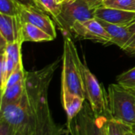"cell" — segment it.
Returning <instances> with one entry per match:
<instances>
[{
    "label": "cell",
    "mask_w": 135,
    "mask_h": 135,
    "mask_svg": "<svg viewBox=\"0 0 135 135\" xmlns=\"http://www.w3.org/2000/svg\"><path fill=\"white\" fill-rule=\"evenodd\" d=\"M19 17L22 22L30 23L41 28L54 39L56 38L57 33L53 21L40 9L19 6Z\"/></svg>",
    "instance_id": "9c48e42d"
},
{
    "label": "cell",
    "mask_w": 135,
    "mask_h": 135,
    "mask_svg": "<svg viewBox=\"0 0 135 135\" xmlns=\"http://www.w3.org/2000/svg\"><path fill=\"white\" fill-rule=\"evenodd\" d=\"M59 66L55 61L46 67L25 73V93L28 98L31 124L29 135H62L63 131L54 121L48 104V88Z\"/></svg>",
    "instance_id": "6da1fadb"
},
{
    "label": "cell",
    "mask_w": 135,
    "mask_h": 135,
    "mask_svg": "<svg viewBox=\"0 0 135 135\" xmlns=\"http://www.w3.org/2000/svg\"><path fill=\"white\" fill-rule=\"evenodd\" d=\"M133 129L123 123L115 119H109L107 127V135H127V133Z\"/></svg>",
    "instance_id": "ac0fdd59"
},
{
    "label": "cell",
    "mask_w": 135,
    "mask_h": 135,
    "mask_svg": "<svg viewBox=\"0 0 135 135\" xmlns=\"http://www.w3.org/2000/svg\"><path fill=\"white\" fill-rule=\"evenodd\" d=\"M16 135H27L26 134H24V133H21V132H17Z\"/></svg>",
    "instance_id": "f546056e"
},
{
    "label": "cell",
    "mask_w": 135,
    "mask_h": 135,
    "mask_svg": "<svg viewBox=\"0 0 135 135\" xmlns=\"http://www.w3.org/2000/svg\"><path fill=\"white\" fill-rule=\"evenodd\" d=\"M102 6L123 10L135 11L134 0H104Z\"/></svg>",
    "instance_id": "d6986e66"
},
{
    "label": "cell",
    "mask_w": 135,
    "mask_h": 135,
    "mask_svg": "<svg viewBox=\"0 0 135 135\" xmlns=\"http://www.w3.org/2000/svg\"><path fill=\"white\" fill-rule=\"evenodd\" d=\"M71 33L85 40H90L103 44H111V37L97 18L76 21L71 28Z\"/></svg>",
    "instance_id": "ba28073f"
},
{
    "label": "cell",
    "mask_w": 135,
    "mask_h": 135,
    "mask_svg": "<svg viewBox=\"0 0 135 135\" xmlns=\"http://www.w3.org/2000/svg\"><path fill=\"white\" fill-rule=\"evenodd\" d=\"M22 40H17L11 44H6L5 48L2 52H4L7 57L11 59L16 64L19 65L22 63L21 58V45Z\"/></svg>",
    "instance_id": "e0dca14e"
},
{
    "label": "cell",
    "mask_w": 135,
    "mask_h": 135,
    "mask_svg": "<svg viewBox=\"0 0 135 135\" xmlns=\"http://www.w3.org/2000/svg\"><path fill=\"white\" fill-rule=\"evenodd\" d=\"M133 130H134V131H135V126L134 127H133Z\"/></svg>",
    "instance_id": "4dcf8cb0"
},
{
    "label": "cell",
    "mask_w": 135,
    "mask_h": 135,
    "mask_svg": "<svg viewBox=\"0 0 135 135\" xmlns=\"http://www.w3.org/2000/svg\"><path fill=\"white\" fill-rule=\"evenodd\" d=\"M0 13L19 17V5L13 0H0Z\"/></svg>",
    "instance_id": "44dd1931"
},
{
    "label": "cell",
    "mask_w": 135,
    "mask_h": 135,
    "mask_svg": "<svg viewBox=\"0 0 135 135\" xmlns=\"http://www.w3.org/2000/svg\"><path fill=\"white\" fill-rule=\"evenodd\" d=\"M0 119L9 124L17 132L29 135L31 112L25 93L18 101L0 106Z\"/></svg>",
    "instance_id": "8992f818"
},
{
    "label": "cell",
    "mask_w": 135,
    "mask_h": 135,
    "mask_svg": "<svg viewBox=\"0 0 135 135\" xmlns=\"http://www.w3.org/2000/svg\"><path fill=\"white\" fill-rule=\"evenodd\" d=\"M134 91H135V89H134Z\"/></svg>",
    "instance_id": "d6a6232c"
},
{
    "label": "cell",
    "mask_w": 135,
    "mask_h": 135,
    "mask_svg": "<svg viewBox=\"0 0 135 135\" xmlns=\"http://www.w3.org/2000/svg\"><path fill=\"white\" fill-rule=\"evenodd\" d=\"M21 33L23 42H44L54 40L52 36L41 28L28 22L21 21Z\"/></svg>",
    "instance_id": "5bb4252c"
},
{
    "label": "cell",
    "mask_w": 135,
    "mask_h": 135,
    "mask_svg": "<svg viewBox=\"0 0 135 135\" xmlns=\"http://www.w3.org/2000/svg\"><path fill=\"white\" fill-rule=\"evenodd\" d=\"M93 6H94L96 8L102 6V3H103V1L104 0H88Z\"/></svg>",
    "instance_id": "4316f807"
},
{
    "label": "cell",
    "mask_w": 135,
    "mask_h": 135,
    "mask_svg": "<svg viewBox=\"0 0 135 135\" xmlns=\"http://www.w3.org/2000/svg\"><path fill=\"white\" fill-rule=\"evenodd\" d=\"M0 35L7 44H11L17 40L23 41L20 17L0 13Z\"/></svg>",
    "instance_id": "8fae6325"
},
{
    "label": "cell",
    "mask_w": 135,
    "mask_h": 135,
    "mask_svg": "<svg viewBox=\"0 0 135 135\" xmlns=\"http://www.w3.org/2000/svg\"><path fill=\"white\" fill-rule=\"evenodd\" d=\"M71 0H58V2L60 3V4H62V3H65V2H70Z\"/></svg>",
    "instance_id": "f1b7e54d"
},
{
    "label": "cell",
    "mask_w": 135,
    "mask_h": 135,
    "mask_svg": "<svg viewBox=\"0 0 135 135\" xmlns=\"http://www.w3.org/2000/svg\"><path fill=\"white\" fill-rule=\"evenodd\" d=\"M25 93V79L12 86L6 87L1 93L0 106L18 101Z\"/></svg>",
    "instance_id": "9a60e30c"
},
{
    "label": "cell",
    "mask_w": 135,
    "mask_h": 135,
    "mask_svg": "<svg viewBox=\"0 0 135 135\" xmlns=\"http://www.w3.org/2000/svg\"><path fill=\"white\" fill-rule=\"evenodd\" d=\"M61 97L63 108L67 115V120L72 119L81 112L85 101L81 97L69 93L62 92Z\"/></svg>",
    "instance_id": "4fadbf2b"
},
{
    "label": "cell",
    "mask_w": 135,
    "mask_h": 135,
    "mask_svg": "<svg viewBox=\"0 0 135 135\" xmlns=\"http://www.w3.org/2000/svg\"><path fill=\"white\" fill-rule=\"evenodd\" d=\"M81 66L82 62L74 43L70 37H66L62 53V92L72 93L85 100Z\"/></svg>",
    "instance_id": "7a4b0ae2"
},
{
    "label": "cell",
    "mask_w": 135,
    "mask_h": 135,
    "mask_svg": "<svg viewBox=\"0 0 135 135\" xmlns=\"http://www.w3.org/2000/svg\"><path fill=\"white\" fill-rule=\"evenodd\" d=\"M134 1H135V0H134Z\"/></svg>",
    "instance_id": "e575fe53"
},
{
    "label": "cell",
    "mask_w": 135,
    "mask_h": 135,
    "mask_svg": "<svg viewBox=\"0 0 135 135\" xmlns=\"http://www.w3.org/2000/svg\"><path fill=\"white\" fill-rule=\"evenodd\" d=\"M127 135H135L134 131H133V129H131V130H130L127 133Z\"/></svg>",
    "instance_id": "83f0119b"
},
{
    "label": "cell",
    "mask_w": 135,
    "mask_h": 135,
    "mask_svg": "<svg viewBox=\"0 0 135 135\" xmlns=\"http://www.w3.org/2000/svg\"><path fill=\"white\" fill-rule=\"evenodd\" d=\"M134 54H135V52H134Z\"/></svg>",
    "instance_id": "836d02e7"
},
{
    "label": "cell",
    "mask_w": 135,
    "mask_h": 135,
    "mask_svg": "<svg viewBox=\"0 0 135 135\" xmlns=\"http://www.w3.org/2000/svg\"><path fill=\"white\" fill-rule=\"evenodd\" d=\"M127 28L131 34V39L127 44L124 51L134 54L135 52V21L127 26Z\"/></svg>",
    "instance_id": "cb8c5ba5"
},
{
    "label": "cell",
    "mask_w": 135,
    "mask_h": 135,
    "mask_svg": "<svg viewBox=\"0 0 135 135\" xmlns=\"http://www.w3.org/2000/svg\"><path fill=\"white\" fill-rule=\"evenodd\" d=\"M97 20L109 34L111 37V44L117 45L119 47L124 51L127 44L131 39V34L127 28V26L111 24L100 19Z\"/></svg>",
    "instance_id": "7c38bea8"
},
{
    "label": "cell",
    "mask_w": 135,
    "mask_h": 135,
    "mask_svg": "<svg viewBox=\"0 0 135 135\" xmlns=\"http://www.w3.org/2000/svg\"><path fill=\"white\" fill-rule=\"evenodd\" d=\"M81 69L85 91V100L88 101L97 116H104L111 119L112 116L109 109L108 93L85 64L82 63Z\"/></svg>",
    "instance_id": "5b68a950"
},
{
    "label": "cell",
    "mask_w": 135,
    "mask_h": 135,
    "mask_svg": "<svg viewBox=\"0 0 135 135\" xmlns=\"http://www.w3.org/2000/svg\"><path fill=\"white\" fill-rule=\"evenodd\" d=\"M109 109L112 119L132 128L135 126V91L120 85L111 84L108 90Z\"/></svg>",
    "instance_id": "3957f363"
},
{
    "label": "cell",
    "mask_w": 135,
    "mask_h": 135,
    "mask_svg": "<svg viewBox=\"0 0 135 135\" xmlns=\"http://www.w3.org/2000/svg\"><path fill=\"white\" fill-rule=\"evenodd\" d=\"M25 73L26 71L24 70V66H23V63L20 64L17 68L16 70L13 72V74L9 77L7 81H6V87H9V86H12L20 81H24L25 79ZM2 93V92H1Z\"/></svg>",
    "instance_id": "7402d4cb"
},
{
    "label": "cell",
    "mask_w": 135,
    "mask_h": 135,
    "mask_svg": "<svg viewBox=\"0 0 135 135\" xmlns=\"http://www.w3.org/2000/svg\"><path fill=\"white\" fill-rule=\"evenodd\" d=\"M116 81L125 88L135 89V66L117 76Z\"/></svg>",
    "instance_id": "ffe728a7"
},
{
    "label": "cell",
    "mask_w": 135,
    "mask_h": 135,
    "mask_svg": "<svg viewBox=\"0 0 135 135\" xmlns=\"http://www.w3.org/2000/svg\"><path fill=\"white\" fill-rule=\"evenodd\" d=\"M110 119L97 116L88 101H85L81 112L72 119L67 120V135H107Z\"/></svg>",
    "instance_id": "277c9868"
},
{
    "label": "cell",
    "mask_w": 135,
    "mask_h": 135,
    "mask_svg": "<svg viewBox=\"0 0 135 135\" xmlns=\"http://www.w3.org/2000/svg\"><path fill=\"white\" fill-rule=\"evenodd\" d=\"M1 63H0V79H1V92L5 89L6 84V57L5 53H2L1 55Z\"/></svg>",
    "instance_id": "603a6c76"
},
{
    "label": "cell",
    "mask_w": 135,
    "mask_h": 135,
    "mask_svg": "<svg viewBox=\"0 0 135 135\" xmlns=\"http://www.w3.org/2000/svg\"><path fill=\"white\" fill-rule=\"evenodd\" d=\"M40 10L45 13H48L55 19L62 11V4H60L58 0H36Z\"/></svg>",
    "instance_id": "2e32d148"
},
{
    "label": "cell",
    "mask_w": 135,
    "mask_h": 135,
    "mask_svg": "<svg viewBox=\"0 0 135 135\" xmlns=\"http://www.w3.org/2000/svg\"><path fill=\"white\" fill-rule=\"evenodd\" d=\"M13 1H15L19 6H25V7H33L40 9L36 0H13Z\"/></svg>",
    "instance_id": "484cf974"
},
{
    "label": "cell",
    "mask_w": 135,
    "mask_h": 135,
    "mask_svg": "<svg viewBox=\"0 0 135 135\" xmlns=\"http://www.w3.org/2000/svg\"><path fill=\"white\" fill-rule=\"evenodd\" d=\"M96 9L88 0H71L62 3V11L55 21L62 30L71 32V28L76 21L95 18Z\"/></svg>",
    "instance_id": "52a82bcc"
},
{
    "label": "cell",
    "mask_w": 135,
    "mask_h": 135,
    "mask_svg": "<svg viewBox=\"0 0 135 135\" xmlns=\"http://www.w3.org/2000/svg\"><path fill=\"white\" fill-rule=\"evenodd\" d=\"M94 17L97 19L117 25L128 26L135 21V11L123 10L100 6L95 9Z\"/></svg>",
    "instance_id": "30bf717a"
},
{
    "label": "cell",
    "mask_w": 135,
    "mask_h": 135,
    "mask_svg": "<svg viewBox=\"0 0 135 135\" xmlns=\"http://www.w3.org/2000/svg\"><path fill=\"white\" fill-rule=\"evenodd\" d=\"M17 131L6 122L0 119V135H16Z\"/></svg>",
    "instance_id": "d4e9b609"
},
{
    "label": "cell",
    "mask_w": 135,
    "mask_h": 135,
    "mask_svg": "<svg viewBox=\"0 0 135 135\" xmlns=\"http://www.w3.org/2000/svg\"><path fill=\"white\" fill-rule=\"evenodd\" d=\"M133 131H134V133H135V131H134V130H133Z\"/></svg>",
    "instance_id": "1f68e13d"
}]
</instances>
